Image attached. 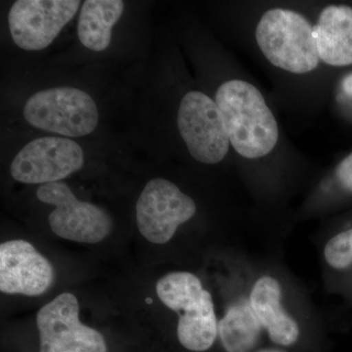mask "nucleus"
Masks as SVG:
<instances>
[{
  "mask_svg": "<svg viewBox=\"0 0 352 352\" xmlns=\"http://www.w3.org/2000/svg\"><path fill=\"white\" fill-rule=\"evenodd\" d=\"M230 144L247 159L270 154L279 138L276 119L261 91L244 80L222 83L215 94Z\"/></svg>",
  "mask_w": 352,
  "mask_h": 352,
  "instance_id": "f257e3e1",
  "label": "nucleus"
},
{
  "mask_svg": "<svg viewBox=\"0 0 352 352\" xmlns=\"http://www.w3.org/2000/svg\"><path fill=\"white\" fill-rule=\"evenodd\" d=\"M157 294L164 305L180 314L177 338L192 351L212 346L219 326L212 295L200 279L189 272H171L157 281Z\"/></svg>",
  "mask_w": 352,
  "mask_h": 352,
  "instance_id": "f03ea898",
  "label": "nucleus"
},
{
  "mask_svg": "<svg viewBox=\"0 0 352 352\" xmlns=\"http://www.w3.org/2000/svg\"><path fill=\"white\" fill-rule=\"evenodd\" d=\"M256 38L268 61L289 73H309L320 62L314 27L294 11H267L256 27Z\"/></svg>",
  "mask_w": 352,
  "mask_h": 352,
  "instance_id": "7ed1b4c3",
  "label": "nucleus"
},
{
  "mask_svg": "<svg viewBox=\"0 0 352 352\" xmlns=\"http://www.w3.org/2000/svg\"><path fill=\"white\" fill-rule=\"evenodd\" d=\"M28 124L67 138L88 135L98 126V108L94 98L78 88L41 90L28 99L24 107Z\"/></svg>",
  "mask_w": 352,
  "mask_h": 352,
  "instance_id": "20e7f679",
  "label": "nucleus"
},
{
  "mask_svg": "<svg viewBox=\"0 0 352 352\" xmlns=\"http://www.w3.org/2000/svg\"><path fill=\"white\" fill-rule=\"evenodd\" d=\"M177 126L196 161L214 164L226 157L230 139L221 111L208 95L200 91L184 95L178 109Z\"/></svg>",
  "mask_w": 352,
  "mask_h": 352,
  "instance_id": "39448f33",
  "label": "nucleus"
},
{
  "mask_svg": "<svg viewBox=\"0 0 352 352\" xmlns=\"http://www.w3.org/2000/svg\"><path fill=\"white\" fill-rule=\"evenodd\" d=\"M36 197L43 203L54 206L48 219L53 232L63 239L96 244L112 231L110 215L94 204L78 200L66 183L41 185Z\"/></svg>",
  "mask_w": 352,
  "mask_h": 352,
  "instance_id": "423d86ee",
  "label": "nucleus"
},
{
  "mask_svg": "<svg viewBox=\"0 0 352 352\" xmlns=\"http://www.w3.org/2000/svg\"><path fill=\"white\" fill-rule=\"evenodd\" d=\"M195 212L194 201L164 178L150 180L136 204L139 231L154 244L168 243L180 224L191 219Z\"/></svg>",
  "mask_w": 352,
  "mask_h": 352,
  "instance_id": "0eeeda50",
  "label": "nucleus"
},
{
  "mask_svg": "<svg viewBox=\"0 0 352 352\" xmlns=\"http://www.w3.org/2000/svg\"><path fill=\"white\" fill-rule=\"evenodd\" d=\"M75 295L61 294L39 310L36 324L41 352H107L98 331L83 325Z\"/></svg>",
  "mask_w": 352,
  "mask_h": 352,
  "instance_id": "6e6552de",
  "label": "nucleus"
},
{
  "mask_svg": "<svg viewBox=\"0 0 352 352\" xmlns=\"http://www.w3.org/2000/svg\"><path fill=\"white\" fill-rule=\"evenodd\" d=\"M82 147L64 138H41L24 146L11 163L14 179L25 184L60 182L82 168Z\"/></svg>",
  "mask_w": 352,
  "mask_h": 352,
  "instance_id": "1a4fd4ad",
  "label": "nucleus"
},
{
  "mask_svg": "<svg viewBox=\"0 0 352 352\" xmlns=\"http://www.w3.org/2000/svg\"><path fill=\"white\" fill-rule=\"evenodd\" d=\"M82 2L78 0H18L8 15L14 43L22 50H45L73 19Z\"/></svg>",
  "mask_w": 352,
  "mask_h": 352,
  "instance_id": "9d476101",
  "label": "nucleus"
},
{
  "mask_svg": "<svg viewBox=\"0 0 352 352\" xmlns=\"http://www.w3.org/2000/svg\"><path fill=\"white\" fill-rule=\"evenodd\" d=\"M54 280L48 259L31 243L11 240L0 245V291L6 294L43 295Z\"/></svg>",
  "mask_w": 352,
  "mask_h": 352,
  "instance_id": "9b49d317",
  "label": "nucleus"
},
{
  "mask_svg": "<svg viewBox=\"0 0 352 352\" xmlns=\"http://www.w3.org/2000/svg\"><path fill=\"white\" fill-rule=\"evenodd\" d=\"M322 61L331 66L352 64V8L346 6L326 7L314 27Z\"/></svg>",
  "mask_w": 352,
  "mask_h": 352,
  "instance_id": "f8f14e48",
  "label": "nucleus"
},
{
  "mask_svg": "<svg viewBox=\"0 0 352 352\" xmlns=\"http://www.w3.org/2000/svg\"><path fill=\"white\" fill-rule=\"evenodd\" d=\"M251 307L270 339L281 346H291L300 335L296 322L281 305V287L274 278L263 277L256 281L251 294Z\"/></svg>",
  "mask_w": 352,
  "mask_h": 352,
  "instance_id": "ddd939ff",
  "label": "nucleus"
},
{
  "mask_svg": "<svg viewBox=\"0 0 352 352\" xmlns=\"http://www.w3.org/2000/svg\"><path fill=\"white\" fill-rule=\"evenodd\" d=\"M120 0H87L83 2L78 23V36L88 50H107L112 39V29L124 12Z\"/></svg>",
  "mask_w": 352,
  "mask_h": 352,
  "instance_id": "4468645a",
  "label": "nucleus"
},
{
  "mask_svg": "<svg viewBox=\"0 0 352 352\" xmlns=\"http://www.w3.org/2000/svg\"><path fill=\"white\" fill-rule=\"evenodd\" d=\"M261 322L251 305L231 307L219 322V332L227 352H251L258 342Z\"/></svg>",
  "mask_w": 352,
  "mask_h": 352,
  "instance_id": "2eb2a0df",
  "label": "nucleus"
},
{
  "mask_svg": "<svg viewBox=\"0 0 352 352\" xmlns=\"http://www.w3.org/2000/svg\"><path fill=\"white\" fill-rule=\"evenodd\" d=\"M326 261L337 270H344L352 263V229L338 234L326 245Z\"/></svg>",
  "mask_w": 352,
  "mask_h": 352,
  "instance_id": "dca6fc26",
  "label": "nucleus"
},
{
  "mask_svg": "<svg viewBox=\"0 0 352 352\" xmlns=\"http://www.w3.org/2000/svg\"><path fill=\"white\" fill-rule=\"evenodd\" d=\"M336 175L340 185L352 193V153L340 162L336 170Z\"/></svg>",
  "mask_w": 352,
  "mask_h": 352,
  "instance_id": "f3484780",
  "label": "nucleus"
},
{
  "mask_svg": "<svg viewBox=\"0 0 352 352\" xmlns=\"http://www.w3.org/2000/svg\"><path fill=\"white\" fill-rule=\"evenodd\" d=\"M342 87L344 94L352 96V74L342 80Z\"/></svg>",
  "mask_w": 352,
  "mask_h": 352,
  "instance_id": "a211bd4d",
  "label": "nucleus"
},
{
  "mask_svg": "<svg viewBox=\"0 0 352 352\" xmlns=\"http://www.w3.org/2000/svg\"><path fill=\"white\" fill-rule=\"evenodd\" d=\"M258 352H280V351H270V349H266V351H258Z\"/></svg>",
  "mask_w": 352,
  "mask_h": 352,
  "instance_id": "6ab92c4d",
  "label": "nucleus"
}]
</instances>
